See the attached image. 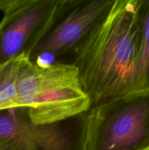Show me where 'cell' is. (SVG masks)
Here are the masks:
<instances>
[{"label": "cell", "instance_id": "cell-1", "mask_svg": "<svg viewBox=\"0 0 149 150\" xmlns=\"http://www.w3.org/2000/svg\"><path fill=\"white\" fill-rule=\"evenodd\" d=\"M139 0H114L73 57L91 106L143 90Z\"/></svg>", "mask_w": 149, "mask_h": 150}, {"label": "cell", "instance_id": "cell-2", "mask_svg": "<svg viewBox=\"0 0 149 150\" xmlns=\"http://www.w3.org/2000/svg\"><path fill=\"white\" fill-rule=\"evenodd\" d=\"M17 90L20 107L36 125L64 122L91 108L72 63L42 64L24 57L18 73Z\"/></svg>", "mask_w": 149, "mask_h": 150}, {"label": "cell", "instance_id": "cell-3", "mask_svg": "<svg viewBox=\"0 0 149 150\" xmlns=\"http://www.w3.org/2000/svg\"><path fill=\"white\" fill-rule=\"evenodd\" d=\"M83 150H148L149 89L91 106L83 116Z\"/></svg>", "mask_w": 149, "mask_h": 150}, {"label": "cell", "instance_id": "cell-4", "mask_svg": "<svg viewBox=\"0 0 149 150\" xmlns=\"http://www.w3.org/2000/svg\"><path fill=\"white\" fill-rule=\"evenodd\" d=\"M61 0H0V64L30 57L51 27Z\"/></svg>", "mask_w": 149, "mask_h": 150}, {"label": "cell", "instance_id": "cell-5", "mask_svg": "<svg viewBox=\"0 0 149 150\" xmlns=\"http://www.w3.org/2000/svg\"><path fill=\"white\" fill-rule=\"evenodd\" d=\"M114 0H61L51 27L30 57L34 62L41 58L61 62L73 58L92 29L107 14Z\"/></svg>", "mask_w": 149, "mask_h": 150}, {"label": "cell", "instance_id": "cell-6", "mask_svg": "<svg viewBox=\"0 0 149 150\" xmlns=\"http://www.w3.org/2000/svg\"><path fill=\"white\" fill-rule=\"evenodd\" d=\"M70 120L36 125L29 121L21 107L0 111V139H22L34 150H83V117L75 125Z\"/></svg>", "mask_w": 149, "mask_h": 150}, {"label": "cell", "instance_id": "cell-7", "mask_svg": "<svg viewBox=\"0 0 149 150\" xmlns=\"http://www.w3.org/2000/svg\"><path fill=\"white\" fill-rule=\"evenodd\" d=\"M26 57L28 56H21L0 64V111L20 107L17 78L20 64Z\"/></svg>", "mask_w": 149, "mask_h": 150}, {"label": "cell", "instance_id": "cell-8", "mask_svg": "<svg viewBox=\"0 0 149 150\" xmlns=\"http://www.w3.org/2000/svg\"><path fill=\"white\" fill-rule=\"evenodd\" d=\"M137 13L142 35V85L143 89H149V0H139Z\"/></svg>", "mask_w": 149, "mask_h": 150}, {"label": "cell", "instance_id": "cell-9", "mask_svg": "<svg viewBox=\"0 0 149 150\" xmlns=\"http://www.w3.org/2000/svg\"><path fill=\"white\" fill-rule=\"evenodd\" d=\"M0 150H34L33 146L22 139H0Z\"/></svg>", "mask_w": 149, "mask_h": 150}, {"label": "cell", "instance_id": "cell-10", "mask_svg": "<svg viewBox=\"0 0 149 150\" xmlns=\"http://www.w3.org/2000/svg\"><path fill=\"white\" fill-rule=\"evenodd\" d=\"M148 150H149V149H148Z\"/></svg>", "mask_w": 149, "mask_h": 150}]
</instances>
